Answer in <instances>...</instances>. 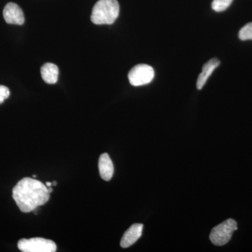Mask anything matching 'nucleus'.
Returning a JSON list of instances; mask_svg holds the SVG:
<instances>
[{"mask_svg":"<svg viewBox=\"0 0 252 252\" xmlns=\"http://www.w3.org/2000/svg\"><path fill=\"white\" fill-rule=\"evenodd\" d=\"M48 187L40 181L25 177L13 189V198L21 212L34 211L49 201Z\"/></svg>","mask_w":252,"mask_h":252,"instance_id":"nucleus-1","label":"nucleus"},{"mask_svg":"<svg viewBox=\"0 0 252 252\" xmlns=\"http://www.w3.org/2000/svg\"><path fill=\"white\" fill-rule=\"evenodd\" d=\"M119 14L117 0H99L94 5L91 21L96 25H111L115 22Z\"/></svg>","mask_w":252,"mask_h":252,"instance_id":"nucleus-2","label":"nucleus"},{"mask_svg":"<svg viewBox=\"0 0 252 252\" xmlns=\"http://www.w3.org/2000/svg\"><path fill=\"white\" fill-rule=\"evenodd\" d=\"M238 230L236 220L228 219L212 228L210 239L216 246H223L230 241L233 233Z\"/></svg>","mask_w":252,"mask_h":252,"instance_id":"nucleus-3","label":"nucleus"},{"mask_svg":"<svg viewBox=\"0 0 252 252\" xmlns=\"http://www.w3.org/2000/svg\"><path fill=\"white\" fill-rule=\"evenodd\" d=\"M18 248L23 252H55L57 246L54 241L42 238L21 239Z\"/></svg>","mask_w":252,"mask_h":252,"instance_id":"nucleus-4","label":"nucleus"},{"mask_svg":"<svg viewBox=\"0 0 252 252\" xmlns=\"http://www.w3.org/2000/svg\"><path fill=\"white\" fill-rule=\"evenodd\" d=\"M153 68L148 64H140L132 67L128 73L129 81L134 86L146 85L152 82L154 78Z\"/></svg>","mask_w":252,"mask_h":252,"instance_id":"nucleus-5","label":"nucleus"},{"mask_svg":"<svg viewBox=\"0 0 252 252\" xmlns=\"http://www.w3.org/2000/svg\"><path fill=\"white\" fill-rule=\"evenodd\" d=\"M3 16L5 21L9 24L21 26L25 22V16L22 9L15 3L9 2L5 6Z\"/></svg>","mask_w":252,"mask_h":252,"instance_id":"nucleus-6","label":"nucleus"},{"mask_svg":"<svg viewBox=\"0 0 252 252\" xmlns=\"http://www.w3.org/2000/svg\"><path fill=\"white\" fill-rule=\"evenodd\" d=\"M143 227L142 223H135L131 225L123 235L121 240V247L122 248H127L135 244L142 236Z\"/></svg>","mask_w":252,"mask_h":252,"instance_id":"nucleus-7","label":"nucleus"},{"mask_svg":"<svg viewBox=\"0 0 252 252\" xmlns=\"http://www.w3.org/2000/svg\"><path fill=\"white\" fill-rule=\"evenodd\" d=\"M220 65V61L217 59H212L204 64L203 71L200 73L197 81V89L201 90L206 84L207 79L212 75L217 67Z\"/></svg>","mask_w":252,"mask_h":252,"instance_id":"nucleus-8","label":"nucleus"},{"mask_svg":"<svg viewBox=\"0 0 252 252\" xmlns=\"http://www.w3.org/2000/svg\"><path fill=\"white\" fill-rule=\"evenodd\" d=\"M99 172L101 178L104 181H109L114 175V165L108 154L104 153L99 157Z\"/></svg>","mask_w":252,"mask_h":252,"instance_id":"nucleus-9","label":"nucleus"},{"mask_svg":"<svg viewBox=\"0 0 252 252\" xmlns=\"http://www.w3.org/2000/svg\"><path fill=\"white\" fill-rule=\"evenodd\" d=\"M59 69L53 63H46L41 68V75L46 84H56L59 79Z\"/></svg>","mask_w":252,"mask_h":252,"instance_id":"nucleus-10","label":"nucleus"},{"mask_svg":"<svg viewBox=\"0 0 252 252\" xmlns=\"http://www.w3.org/2000/svg\"><path fill=\"white\" fill-rule=\"evenodd\" d=\"M233 2V0H213L212 3V8L217 12H221L229 7Z\"/></svg>","mask_w":252,"mask_h":252,"instance_id":"nucleus-11","label":"nucleus"},{"mask_svg":"<svg viewBox=\"0 0 252 252\" xmlns=\"http://www.w3.org/2000/svg\"><path fill=\"white\" fill-rule=\"evenodd\" d=\"M239 38L243 41L252 40V23H248L240 30Z\"/></svg>","mask_w":252,"mask_h":252,"instance_id":"nucleus-12","label":"nucleus"},{"mask_svg":"<svg viewBox=\"0 0 252 252\" xmlns=\"http://www.w3.org/2000/svg\"><path fill=\"white\" fill-rule=\"evenodd\" d=\"M9 95V89L6 86L0 85V104H2Z\"/></svg>","mask_w":252,"mask_h":252,"instance_id":"nucleus-13","label":"nucleus"},{"mask_svg":"<svg viewBox=\"0 0 252 252\" xmlns=\"http://www.w3.org/2000/svg\"><path fill=\"white\" fill-rule=\"evenodd\" d=\"M46 186L47 187H51V186H52V183L49 182H46Z\"/></svg>","mask_w":252,"mask_h":252,"instance_id":"nucleus-14","label":"nucleus"},{"mask_svg":"<svg viewBox=\"0 0 252 252\" xmlns=\"http://www.w3.org/2000/svg\"><path fill=\"white\" fill-rule=\"evenodd\" d=\"M48 190H49V193H51V192H52V191H53V189H52V188H51V187H48Z\"/></svg>","mask_w":252,"mask_h":252,"instance_id":"nucleus-15","label":"nucleus"},{"mask_svg":"<svg viewBox=\"0 0 252 252\" xmlns=\"http://www.w3.org/2000/svg\"><path fill=\"white\" fill-rule=\"evenodd\" d=\"M52 185L53 186H56V185H57V182H52Z\"/></svg>","mask_w":252,"mask_h":252,"instance_id":"nucleus-16","label":"nucleus"},{"mask_svg":"<svg viewBox=\"0 0 252 252\" xmlns=\"http://www.w3.org/2000/svg\"><path fill=\"white\" fill-rule=\"evenodd\" d=\"M33 177H36V175H34L32 176Z\"/></svg>","mask_w":252,"mask_h":252,"instance_id":"nucleus-17","label":"nucleus"}]
</instances>
